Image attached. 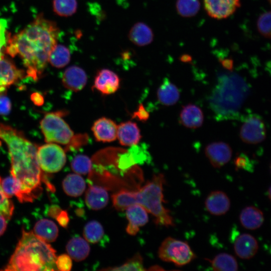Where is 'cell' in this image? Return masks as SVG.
Listing matches in <instances>:
<instances>
[{"label":"cell","mask_w":271,"mask_h":271,"mask_svg":"<svg viewBox=\"0 0 271 271\" xmlns=\"http://www.w3.org/2000/svg\"><path fill=\"white\" fill-rule=\"evenodd\" d=\"M178 13L181 16L189 18L194 16L199 12L200 3L199 0H177Z\"/></svg>","instance_id":"d6a6232c"},{"label":"cell","mask_w":271,"mask_h":271,"mask_svg":"<svg viewBox=\"0 0 271 271\" xmlns=\"http://www.w3.org/2000/svg\"><path fill=\"white\" fill-rule=\"evenodd\" d=\"M269 169H270V173H271V163L270 164Z\"/></svg>","instance_id":"816d5d0a"},{"label":"cell","mask_w":271,"mask_h":271,"mask_svg":"<svg viewBox=\"0 0 271 271\" xmlns=\"http://www.w3.org/2000/svg\"><path fill=\"white\" fill-rule=\"evenodd\" d=\"M207 210L212 215L220 216L226 213L230 207V201L227 195L221 191H212L205 202Z\"/></svg>","instance_id":"e0dca14e"},{"label":"cell","mask_w":271,"mask_h":271,"mask_svg":"<svg viewBox=\"0 0 271 271\" xmlns=\"http://www.w3.org/2000/svg\"><path fill=\"white\" fill-rule=\"evenodd\" d=\"M83 234L88 242L97 243L102 239L104 235V231L103 226L99 222L96 220H91L85 225Z\"/></svg>","instance_id":"4dcf8cb0"},{"label":"cell","mask_w":271,"mask_h":271,"mask_svg":"<svg viewBox=\"0 0 271 271\" xmlns=\"http://www.w3.org/2000/svg\"><path fill=\"white\" fill-rule=\"evenodd\" d=\"M120 79L113 71L102 69L97 73L93 87L103 94L108 95L115 93L119 88Z\"/></svg>","instance_id":"7c38bea8"},{"label":"cell","mask_w":271,"mask_h":271,"mask_svg":"<svg viewBox=\"0 0 271 271\" xmlns=\"http://www.w3.org/2000/svg\"><path fill=\"white\" fill-rule=\"evenodd\" d=\"M164 175H154L152 179L135 191V203L142 205L155 218L158 225L174 226L173 218L164 205Z\"/></svg>","instance_id":"277c9868"},{"label":"cell","mask_w":271,"mask_h":271,"mask_svg":"<svg viewBox=\"0 0 271 271\" xmlns=\"http://www.w3.org/2000/svg\"><path fill=\"white\" fill-rule=\"evenodd\" d=\"M77 0H53L52 8L54 13L59 16L68 17L77 11Z\"/></svg>","instance_id":"1f68e13d"},{"label":"cell","mask_w":271,"mask_h":271,"mask_svg":"<svg viewBox=\"0 0 271 271\" xmlns=\"http://www.w3.org/2000/svg\"><path fill=\"white\" fill-rule=\"evenodd\" d=\"M125 210L126 217L128 221L126 231L130 235H135L139 231L140 227L148 223V212L138 204L129 206Z\"/></svg>","instance_id":"4fadbf2b"},{"label":"cell","mask_w":271,"mask_h":271,"mask_svg":"<svg viewBox=\"0 0 271 271\" xmlns=\"http://www.w3.org/2000/svg\"><path fill=\"white\" fill-rule=\"evenodd\" d=\"M2 187L9 198L15 196L19 201L22 196V189L19 182L12 176L4 179L1 182Z\"/></svg>","instance_id":"d590c367"},{"label":"cell","mask_w":271,"mask_h":271,"mask_svg":"<svg viewBox=\"0 0 271 271\" xmlns=\"http://www.w3.org/2000/svg\"><path fill=\"white\" fill-rule=\"evenodd\" d=\"M267 196H268V198H269V200L271 202V185L270 186V187L268 189Z\"/></svg>","instance_id":"f907efd6"},{"label":"cell","mask_w":271,"mask_h":271,"mask_svg":"<svg viewBox=\"0 0 271 271\" xmlns=\"http://www.w3.org/2000/svg\"><path fill=\"white\" fill-rule=\"evenodd\" d=\"M118 126L110 119L101 117L93 123L91 130L98 142H111L117 138Z\"/></svg>","instance_id":"9a60e30c"},{"label":"cell","mask_w":271,"mask_h":271,"mask_svg":"<svg viewBox=\"0 0 271 271\" xmlns=\"http://www.w3.org/2000/svg\"><path fill=\"white\" fill-rule=\"evenodd\" d=\"M66 249L72 259L80 261L84 260L88 256L90 248L85 239L80 236H75L69 240Z\"/></svg>","instance_id":"cb8c5ba5"},{"label":"cell","mask_w":271,"mask_h":271,"mask_svg":"<svg viewBox=\"0 0 271 271\" xmlns=\"http://www.w3.org/2000/svg\"><path fill=\"white\" fill-rule=\"evenodd\" d=\"M238 81V78L233 75L219 77L209 99L210 106L216 118H227L238 107L239 95L236 85Z\"/></svg>","instance_id":"5b68a950"},{"label":"cell","mask_w":271,"mask_h":271,"mask_svg":"<svg viewBox=\"0 0 271 271\" xmlns=\"http://www.w3.org/2000/svg\"><path fill=\"white\" fill-rule=\"evenodd\" d=\"M62 210L59 206L53 205L49 207L47 213L49 216L56 219Z\"/></svg>","instance_id":"7dc6e473"},{"label":"cell","mask_w":271,"mask_h":271,"mask_svg":"<svg viewBox=\"0 0 271 271\" xmlns=\"http://www.w3.org/2000/svg\"><path fill=\"white\" fill-rule=\"evenodd\" d=\"M112 203L117 210L123 211L135 204V191L122 189L112 195Z\"/></svg>","instance_id":"f546056e"},{"label":"cell","mask_w":271,"mask_h":271,"mask_svg":"<svg viewBox=\"0 0 271 271\" xmlns=\"http://www.w3.org/2000/svg\"><path fill=\"white\" fill-rule=\"evenodd\" d=\"M158 255L163 261L181 266L192 261L196 255L189 244L172 237L165 239L159 248Z\"/></svg>","instance_id":"52a82bcc"},{"label":"cell","mask_w":271,"mask_h":271,"mask_svg":"<svg viewBox=\"0 0 271 271\" xmlns=\"http://www.w3.org/2000/svg\"><path fill=\"white\" fill-rule=\"evenodd\" d=\"M87 80L84 70L74 65L68 67L62 76V83L64 87L74 92L81 90L85 87Z\"/></svg>","instance_id":"ac0fdd59"},{"label":"cell","mask_w":271,"mask_h":271,"mask_svg":"<svg viewBox=\"0 0 271 271\" xmlns=\"http://www.w3.org/2000/svg\"><path fill=\"white\" fill-rule=\"evenodd\" d=\"M180 118L182 124L190 128L200 127L204 120L201 109L193 104H188L183 107L180 114Z\"/></svg>","instance_id":"603a6c76"},{"label":"cell","mask_w":271,"mask_h":271,"mask_svg":"<svg viewBox=\"0 0 271 271\" xmlns=\"http://www.w3.org/2000/svg\"><path fill=\"white\" fill-rule=\"evenodd\" d=\"M257 28L264 37L271 39V11L259 16L257 21Z\"/></svg>","instance_id":"74e56055"},{"label":"cell","mask_w":271,"mask_h":271,"mask_svg":"<svg viewBox=\"0 0 271 271\" xmlns=\"http://www.w3.org/2000/svg\"><path fill=\"white\" fill-rule=\"evenodd\" d=\"M72 170L78 174L85 175L89 172L92 168V163L90 158L84 155L76 156L71 162Z\"/></svg>","instance_id":"836d02e7"},{"label":"cell","mask_w":271,"mask_h":271,"mask_svg":"<svg viewBox=\"0 0 271 271\" xmlns=\"http://www.w3.org/2000/svg\"><path fill=\"white\" fill-rule=\"evenodd\" d=\"M56 265L59 270L69 271L72 266V258L68 254H61L56 258Z\"/></svg>","instance_id":"ab89813d"},{"label":"cell","mask_w":271,"mask_h":271,"mask_svg":"<svg viewBox=\"0 0 271 271\" xmlns=\"http://www.w3.org/2000/svg\"><path fill=\"white\" fill-rule=\"evenodd\" d=\"M264 220L263 212L253 206L245 207L241 210L239 215L241 225L248 230H255L260 228Z\"/></svg>","instance_id":"44dd1931"},{"label":"cell","mask_w":271,"mask_h":271,"mask_svg":"<svg viewBox=\"0 0 271 271\" xmlns=\"http://www.w3.org/2000/svg\"><path fill=\"white\" fill-rule=\"evenodd\" d=\"M37 158L41 170L50 173L60 171L66 162L64 150L53 143H48L38 147Z\"/></svg>","instance_id":"ba28073f"},{"label":"cell","mask_w":271,"mask_h":271,"mask_svg":"<svg viewBox=\"0 0 271 271\" xmlns=\"http://www.w3.org/2000/svg\"><path fill=\"white\" fill-rule=\"evenodd\" d=\"M149 113L144 107L143 104H140L137 111L132 114V118H138L139 120L146 121L149 117Z\"/></svg>","instance_id":"7bdbcfd3"},{"label":"cell","mask_w":271,"mask_h":271,"mask_svg":"<svg viewBox=\"0 0 271 271\" xmlns=\"http://www.w3.org/2000/svg\"><path fill=\"white\" fill-rule=\"evenodd\" d=\"M62 111L46 113L40 121V127L47 143L68 145L74 134L63 119Z\"/></svg>","instance_id":"8992f818"},{"label":"cell","mask_w":271,"mask_h":271,"mask_svg":"<svg viewBox=\"0 0 271 271\" xmlns=\"http://www.w3.org/2000/svg\"><path fill=\"white\" fill-rule=\"evenodd\" d=\"M117 138L121 145L131 147L139 143L142 136L137 124L127 121L118 125Z\"/></svg>","instance_id":"d6986e66"},{"label":"cell","mask_w":271,"mask_h":271,"mask_svg":"<svg viewBox=\"0 0 271 271\" xmlns=\"http://www.w3.org/2000/svg\"><path fill=\"white\" fill-rule=\"evenodd\" d=\"M249 161L246 156L244 155H240L235 159L234 164L236 168L238 169H248Z\"/></svg>","instance_id":"ee69618b"},{"label":"cell","mask_w":271,"mask_h":271,"mask_svg":"<svg viewBox=\"0 0 271 271\" xmlns=\"http://www.w3.org/2000/svg\"><path fill=\"white\" fill-rule=\"evenodd\" d=\"M108 200V194L105 189L89 183L85 198L86 204L89 208L93 210H100L107 205Z\"/></svg>","instance_id":"ffe728a7"},{"label":"cell","mask_w":271,"mask_h":271,"mask_svg":"<svg viewBox=\"0 0 271 271\" xmlns=\"http://www.w3.org/2000/svg\"><path fill=\"white\" fill-rule=\"evenodd\" d=\"M62 188L64 192L71 197L81 195L86 188L83 178L78 174H69L62 182Z\"/></svg>","instance_id":"4316f807"},{"label":"cell","mask_w":271,"mask_h":271,"mask_svg":"<svg viewBox=\"0 0 271 271\" xmlns=\"http://www.w3.org/2000/svg\"><path fill=\"white\" fill-rule=\"evenodd\" d=\"M102 270L144 271L146 270V269L144 267L143 259L142 255L140 253L138 252L121 265L113 268L103 269Z\"/></svg>","instance_id":"e575fe53"},{"label":"cell","mask_w":271,"mask_h":271,"mask_svg":"<svg viewBox=\"0 0 271 271\" xmlns=\"http://www.w3.org/2000/svg\"><path fill=\"white\" fill-rule=\"evenodd\" d=\"M60 30L56 23L39 15L32 22L9 38L6 52L22 60L28 77L37 80L49 63L50 55L57 44Z\"/></svg>","instance_id":"6da1fadb"},{"label":"cell","mask_w":271,"mask_h":271,"mask_svg":"<svg viewBox=\"0 0 271 271\" xmlns=\"http://www.w3.org/2000/svg\"><path fill=\"white\" fill-rule=\"evenodd\" d=\"M11 109V102L10 99L4 94L0 96V114H8Z\"/></svg>","instance_id":"b9f144b4"},{"label":"cell","mask_w":271,"mask_h":271,"mask_svg":"<svg viewBox=\"0 0 271 271\" xmlns=\"http://www.w3.org/2000/svg\"><path fill=\"white\" fill-rule=\"evenodd\" d=\"M33 232L45 241L50 243L56 240L59 229L53 221L44 218L40 219L35 223Z\"/></svg>","instance_id":"484cf974"},{"label":"cell","mask_w":271,"mask_h":271,"mask_svg":"<svg viewBox=\"0 0 271 271\" xmlns=\"http://www.w3.org/2000/svg\"><path fill=\"white\" fill-rule=\"evenodd\" d=\"M8 219L3 215L0 214V236L5 232L7 226Z\"/></svg>","instance_id":"c3c4849f"},{"label":"cell","mask_w":271,"mask_h":271,"mask_svg":"<svg viewBox=\"0 0 271 271\" xmlns=\"http://www.w3.org/2000/svg\"><path fill=\"white\" fill-rule=\"evenodd\" d=\"M157 95L161 103L171 106L179 99L180 92L177 86L166 78L158 89Z\"/></svg>","instance_id":"d4e9b609"},{"label":"cell","mask_w":271,"mask_h":271,"mask_svg":"<svg viewBox=\"0 0 271 271\" xmlns=\"http://www.w3.org/2000/svg\"><path fill=\"white\" fill-rule=\"evenodd\" d=\"M71 53L68 48L63 45L57 44L50 55L49 63L54 67L61 68L69 63Z\"/></svg>","instance_id":"f1b7e54d"},{"label":"cell","mask_w":271,"mask_h":271,"mask_svg":"<svg viewBox=\"0 0 271 271\" xmlns=\"http://www.w3.org/2000/svg\"><path fill=\"white\" fill-rule=\"evenodd\" d=\"M127 150L131 155L137 165H143L150 162L151 155L145 144L132 146Z\"/></svg>","instance_id":"8d00e7d4"},{"label":"cell","mask_w":271,"mask_h":271,"mask_svg":"<svg viewBox=\"0 0 271 271\" xmlns=\"http://www.w3.org/2000/svg\"><path fill=\"white\" fill-rule=\"evenodd\" d=\"M31 99L37 106H41L44 102V97L39 92L32 93L31 95Z\"/></svg>","instance_id":"bcb514c9"},{"label":"cell","mask_w":271,"mask_h":271,"mask_svg":"<svg viewBox=\"0 0 271 271\" xmlns=\"http://www.w3.org/2000/svg\"><path fill=\"white\" fill-rule=\"evenodd\" d=\"M204 8L211 18L220 20L232 15L240 6V0H204Z\"/></svg>","instance_id":"30bf717a"},{"label":"cell","mask_w":271,"mask_h":271,"mask_svg":"<svg viewBox=\"0 0 271 271\" xmlns=\"http://www.w3.org/2000/svg\"><path fill=\"white\" fill-rule=\"evenodd\" d=\"M56 220L60 226L63 227H66L69 221V218L67 212L65 210H62L57 217Z\"/></svg>","instance_id":"f6af8a7d"},{"label":"cell","mask_w":271,"mask_h":271,"mask_svg":"<svg viewBox=\"0 0 271 271\" xmlns=\"http://www.w3.org/2000/svg\"><path fill=\"white\" fill-rule=\"evenodd\" d=\"M205 153L212 166L219 168L230 161L232 151L228 144L218 142L208 145L205 148Z\"/></svg>","instance_id":"8fae6325"},{"label":"cell","mask_w":271,"mask_h":271,"mask_svg":"<svg viewBox=\"0 0 271 271\" xmlns=\"http://www.w3.org/2000/svg\"><path fill=\"white\" fill-rule=\"evenodd\" d=\"M209 260L214 270L236 271L238 269L236 259L233 255L227 253H219L212 260Z\"/></svg>","instance_id":"83f0119b"},{"label":"cell","mask_w":271,"mask_h":271,"mask_svg":"<svg viewBox=\"0 0 271 271\" xmlns=\"http://www.w3.org/2000/svg\"><path fill=\"white\" fill-rule=\"evenodd\" d=\"M223 66L228 70H231L233 67V61L230 59H226L222 61Z\"/></svg>","instance_id":"681fc988"},{"label":"cell","mask_w":271,"mask_h":271,"mask_svg":"<svg viewBox=\"0 0 271 271\" xmlns=\"http://www.w3.org/2000/svg\"><path fill=\"white\" fill-rule=\"evenodd\" d=\"M56 250L33 231L23 230L15 251L2 270L6 271H54Z\"/></svg>","instance_id":"3957f363"},{"label":"cell","mask_w":271,"mask_h":271,"mask_svg":"<svg viewBox=\"0 0 271 271\" xmlns=\"http://www.w3.org/2000/svg\"><path fill=\"white\" fill-rule=\"evenodd\" d=\"M239 136L244 143L256 144L263 141L266 138V128L262 120L257 116L247 118L242 125Z\"/></svg>","instance_id":"9c48e42d"},{"label":"cell","mask_w":271,"mask_h":271,"mask_svg":"<svg viewBox=\"0 0 271 271\" xmlns=\"http://www.w3.org/2000/svg\"><path fill=\"white\" fill-rule=\"evenodd\" d=\"M24 73L4 57L0 59V96L7 88L22 78Z\"/></svg>","instance_id":"5bb4252c"},{"label":"cell","mask_w":271,"mask_h":271,"mask_svg":"<svg viewBox=\"0 0 271 271\" xmlns=\"http://www.w3.org/2000/svg\"><path fill=\"white\" fill-rule=\"evenodd\" d=\"M8 36L7 22L4 19H0V59L4 57L3 51L7 45Z\"/></svg>","instance_id":"60d3db41"},{"label":"cell","mask_w":271,"mask_h":271,"mask_svg":"<svg viewBox=\"0 0 271 271\" xmlns=\"http://www.w3.org/2000/svg\"><path fill=\"white\" fill-rule=\"evenodd\" d=\"M0 139L8 148L11 176L21 186L19 201L32 202L41 194V183L45 179L38 160V148L22 132L3 123H0Z\"/></svg>","instance_id":"7a4b0ae2"},{"label":"cell","mask_w":271,"mask_h":271,"mask_svg":"<svg viewBox=\"0 0 271 271\" xmlns=\"http://www.w3.org/2000/svg\"><path fill=\"white\" fill-rule=\"evenodd\" d=\"M258 244L255 238L249 233L239 235L234 242V250L236 255L241 259L252 258L258 249Z\"/></svg>","instance_id":"2e32d148"},{"label":"cell","mask_w":271,"mask_h":271,"mask_svg":"<svg viewBox=\"0 0 271 271\" xmlns=\"http://www.w3.org/2000/svg\"><path fill=\"white\" fill-rule=\"evenodd\" d=\"M128 37L135 45L142 47L152 42L154 33L151 28L146 24L138 22L131 28Z\"/></svg>","instance_id":"7402d4cb"},{"label":"cell","mask_w":271,"mask_h":271,"mask_svg":"<svg viewBox=\"0 0 271 271\" xmlns=\"http://www.w3.org/2000/svg\"><path fill=\"white\" fill-rule=\"evenodd\" d=\"M1 182L0 177V214L9 220L13 215L14 205L11 200L7 196L3 191Z\"/></svg>","instance_id":"f35d334b"}]
</instances>
